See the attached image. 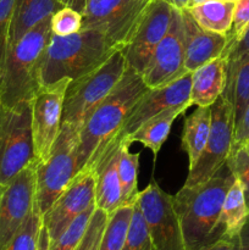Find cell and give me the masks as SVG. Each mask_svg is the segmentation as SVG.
<instances>
[{"instance_id":"cell-23","label":"cell","mask_w":249,"mask_h":250,"mask_svg":"<svg viewBox=\"0 0 249 250\" xmlns=\"http://www.w3.org/2000/svg\"><path fill=\"white\" fill-rule=\"evenodd\" d=\"M248 215L249 209L247 207L243 188L236 180L225 197L216 229L217 241L222 238L238 237L239 231L243 227Z\"/></svg>"},{"instance_id":"cell-35","label":"cell","mask_w":249,"mask_h":250,"mask_svg":"<svg viewBox=\"0 0 249 250\" xmlns=\"http://www.w3.org/2000/svg\"><path fill=\"white\" fill-rule=\"evenodd\" d=\"M249 27V0H236L233 11V21H232V27L229 29L227 38H228V44L227 49L233 45L246 32ZM225 53V51H224Z\"/></svg>"},{"instance_id":"cell-2","label":"cell","mask_w":249,"mask_h":250,"mask_svg":"<svg viewBox=\"0 0 249 250\" xmlns=\"http://www.w3.org/2000/svg\"><path fill=\"white\" fill-rule=\"evenodd\" d=\"M236 177L225 164L211 178L200 185L183 186L173 195L187 250H204L217 242L216 229L225 197Z\"/></svg>"},{"instance_id":"cell-36","label":"cell","mask_w":249,"mask_h":250,"mask_svg":"<svg viewBox=\"0 0 249 250\" xmlns=\"http://www.w3.org/2000/svg\"><path fill=\"white\" fill-rule=\"evenodd\" d=\"M222 55L226 56L227 62H232V61L238 60L243 56L249 55V27L246 29L243 36L233 45L229 46L227 50H225Z\"/></svg>"},{"instance_id":"cell-12","label":"cell","mask_w":249,"mask_h":250,"mask_svg":"<svg viewBox=\"0 0 249 250\" xmlns=\"http://www.w3.org/2000/svg\"><path fill=\"white\" fill-rule=\"evenodd\" d=\"M37 161H32L6 185H0V250L9 244L36 200Z\"/></svg>"},{"instance_id":"cell-15","label":"cell","mask_w":249,"mask_h":250,"mask_svg":"<svg viewBox=\"0 0 249 250\" xmlns=\"http://www.w3.org/2000/svg\"><path fill=\"white\" fill-rule=\"evenodd\" d=\"M95 200V173L84 168L76 173L66 189L59 195L50 209L43 215V224L48 229L50 243L55 242L68 225L82 214Z\"/></svg>"},{"instance_id":"cell-38","label":"cell","mask_w":249,"mask_h":250,"mask_svg":"<svg viewBox=\"0 0 249 250\" xmlns=\"http://www.w3.org/2000/svg\"><path fill=\"white\" fill-rule=\"evenodd\" d=\"M204 250H238V237L219 239Z\"/></svg>"},{"instance_id":"cell-10","label":"cell","mask_w":249,"mask_h":250,"mask_svg":"<svg viewBox=\"0 0 249 250\" xmlns=\"http://www.w3.org/2000/svg\"><path fill=\"white\" fill-rule=\"evenodd\" d=\"M141 211L145 220L154 250H187L173 197L164 192L155 180L138 194Z\"/></svg>"},{"instance_id":"cell-30","label":"cell","mask_w":249,"mask_h":250,"mask_svg":"<svg viewBox=\"0 0 249 250\" xmlns=\"http://www.w3.org/2000/svg\"><path fill=\"white\" fill-rule=\"evenodd\" d=\"M122 250H154L149 236L145 220L141 211L138 202L133 204L131 221H129L128 232Z\"/></svg>"},{"instance_id":"cell-33","label":"cell","mask_w":249,"mask_h":250,"mask_svg":"<svg viewBox=\"0 0 249 250\" xmlns=\"http://www.w3.org/2000/svg\"><path fill=\"white\" fill-rule=\"evenodd\" d=\"M226 164L243 188L247 207L249 209V154L243 148L232 151Z\"/></svg>"},{"instance_id":"cell-40","label":"cell","mask_w":249,"mask_h":250,"mask_svg":"<svg viewBox=\"0 0 249 250\" xmlns=\"http://www.w3.org/2000/svg\"><path fill=\"white\" fill-rule=\"evenodd\" d=\"M37 250H50V238H49L48 229H46L44 224H42L41 233H39L38 239V249Z\"/></svg>"},{"instance_id":"cell-3","label":"cell","mask_w":249,"mask_h":250,"mask_svg":"<svg viewBox=\"0 0 249 250\" xmlns=\"http://www.w3.org/2000/svg\"><path fill=\"white\" fill-rule=\"evenodd\" d=\"M117 50L104 34L94 29H81L65 37L51 34L39 63V87L88 75Z\"/></svg>"},{"instance_id":"cell-5","label":"cell","mask_w":249,"mask_h":250,"mask_svg":"<svg viewBox=\"0 0 249 250\" xmlns=\"http://www.w3.org/2000/svg\"><path fill=\"white\" fill-rule=\"evenodd\" d=\"M127 67L124 54L117 50L97 70L71 81L63 99L61 125L80 129L90 112L121 81Z\"/></svg>"},{"instance_id":"cell-6","label":"cell","mask_w":249,"mask_h":250,"mask_svg":"<svg viewBox=\"0 0 249 250\" xmlns=\"http://www.w3.org/2000/svg\"><path fill=\"white\" fill-rule=\"evenodd\" d=\"M32 100L16 105L0 102V185L9 183L34 161Z\"/></svg>"},{"instance_id":"cell-7","label":"cell","mask_w":249,"mask_h":250,"mask_svg":"<svg viewBox=\"0 0 249 250\" xmlns=\"http://www.w3.org/2000/svg\"><path fill=\"white\" fill-rule=\"evenodd\" d=\"M80 129L70 125H61L49 158L37 163L36 204L43 216L59 195L66 189L77 173V151Z\"/></svg>"},{"instance_id":"cell-1","label":"cell","mask_w":249,"mask_h":250,"mask_svg":"<svg viewBox=\"0 0 249 250\" xmlns=\"http://www.w3.org/2000/svg\"><path fill=\"white\" fill-rule=\"evenodd\" d=\"M146 90L148 87L141 73L127 67L116 87L81 126L76 151L77 172L94 165L98 156L119 133L132 107Z\"/></svg>"},{"instance_id":"cell-21","label":"cell","mask_w":249,"mask_h":250,"mask_svg":"<svg viewBox=\"0 0 249 250\" xmlns=\"http://www.w3.org/2000/svg\"><path fill=\"white\" fill-rule=\"evenodd\" d=\"M60 7V0H16L9 32V50L29 29Z\"/></svg>"},{"instance_id":"cell-11","label":"cell","mask_w":249,"mask_h":250,"mask_svg":"<svg viewBox=\"0 0 249 250\" xmlns=\"http://www.w3.org/2000/svg\"><path fill=\"white\" fill-rule=\"evenodd\" d=\"M70 78H62L38 88L32 98V136L34 159L44 163L49 158L61 128L63 99Z\"/></svg>"},{"instance_id":"cell-34","label":"cell","mask_w":249,"mask_h":250,"mask_svg":"<svg viewBox=\"0 0 249 250\" xmlns=\"http://www.w3.org/2000/svg\"><path fill=\"white\" fill-rule=\"evenodd\" d=\"M16 0H0V71L9 53V32Z\"/></svg>"},{"instance_id":"cell-22","label":"cell","mask_w":249,"mask_h":250,"mask_svg":"<svg viewBox=\"0 0 249 250\" xmlns=\"http://www.w3.org/2000/svg\"><path fill=\"white\" fill-rule=\"evenodd\" d=\"M222 94L233 106L236 128L249 106V55L227 62V83Z\"/></svg>"},{"instance_id":"cell-18","label":"cell","mask_w":249,"mask_h":250,"mask_svg":"<svg viewBox=\"0 0 249 250\" xmlns=\"http://www.w3.org/2000/svg\"><path fill=\"white\" fill-rule=\"evenodd\" d=\"M181 12L185 33V67L187 72H193L204 63L221 56L226 50L228 38L226 34L215 33L200 27L187 9L181 10Z\"/></svg>"},{"instance_id":"cell-13","label":"cell","mask_w":249,"mask_h":250,"mask_svg":"<svg viewBox=\"0 0 249 250\" xmlns=\"http://www.w3.org/2000/svg\"><path fill=\"white\" fill-rule=\"evenodd\" d=\"M186 73L182 12L173 7L170 27L154 50L142 78L148 88H159L175 82Z\"/></svg>"},{"instance_id":"cell-25","label":"cell","mask_w":249,"mask_h":250,"mask_svg":"<svg viewBox=\"0 0 249 250\" xmlns=\"http://www.w3.org/2000/svg\"><path fill=\"white\" fill-rule=\"evenodd\" d=\"M234 5L236 1L207 0L194 6L187 7V10L200 27L227 36L233 21Z\"/></svg>"},{"instance_id":"cell-43","label":"cell","mask_w":249,"mask_h":250,"mask_svg":"<svg viewBox=\"0 0 249 250\" xmlns=\"http://www.w3.org/2000/svg\"><path fill=\"white\" fill-rule=\"evenodd\" d=\"M204 1H207V0H189V5H188V7L194 6V5H198L200 4V2H204Z\"/></svg>"},{"instance_id":"cell-8","label":"cell","mask_w":249,"mask_h":250,"mask_svg":"<svg viewBox=\"0 0 249 250\" xmlns=\"http://www.w3.org/2000/svg\"><path fill=\"white\" fill-rule=\"evenodd\" d=\"M150 0H89L82 12L81 29L100 32L121 50L143 17Z\"/></svg>"},{"instance_id":"cell-26","label":"cell","mask_w":249,"mask_h":250,"mask_svg":"<svg viewBox=\"0 0 249 250\" xmlns=\"http://www.w3.org/2000/svg\"><path fill=\"white\" fill-rule=\"evenodd\" d=\"M129 144L122 139L119 156V178L121 186L122 205H133L138 199L139 153H131Z\"/></svg>"},{"instance_id":"cell-20","label":"cell","mask_w":249,"mask_h":250,"mask_svg":"<svg viewBox=\"0 0 249 250\" xmlns=\"http://www.w3.org/2000/svg\"><path fill=\"white\" fill-rule=\"evenodd\" d=\"M190 105L192 104H182L168 107L149 119L141 127H138L133 133L122 139L129 146L133 143H141L143 146L150 149L151 153L154 154V160H155L161 146L170 134L173 121L180 115L185 114L186 110Z\"/></svg>"},{"instance_id":"cell-41","label":"cell","mask_w":249,"mask_h":250,"mask_svg":"<svg viewBox=\"0 0 249 250\" xmlns=\"http://www.w3.org/2000/svg\"><path fill=\"white\" fill-rule=\"evenodd\" d=\"M60 2L62 6L72 7V9L77 10L78 12L82 14L84 11L87 4L89 2V0H60Z\"/></svg>"},{"instance_id":"cell-42","label":"cell","mask_w":249,"mask_h":250,"mask_svg":"<svg viewBox=\"0 0 249 250\" xmlns=\"http://www.w3.org/2000/svg\"><path fill=\"white\" fill-rule=\"evenodd\" d=\"M164 1H166L168 5L177 10L187 9L188 5H189V0H164Z\"/></svg>"},{"instance_id":"cell-32","label":"cell","mask_w":249,"mask_h":250,"mask_svg":"<svg viewBox=\"0 0 249 250\" xmlns=\"http://www.w3.org/2000/svg\"><path fill=\"white\" fill-rule=\"evenodd\" d=\"M110 215L104 210L95 208L82 241L75 250H99L100 241L106 227Z\"/></svg>"},{"instance_id":"cell-9","label":"cell","mask_w":249,"mask_h":250,"mask_svg":"<svg viewBox=\"0 0 249 250\" xmlns=\"http://www.w3.org/2000/svg\"><path fill=\"white\" fill-rule=\"evenodd\" d=\"M234 137V116L231 102L220 95L211 105V122L205 148L197 163L189 167L186 187L200 185L211 178L226 164Z\"/></svg>"},{"instance_id":"cell-37","label":"cell","mask_w":249,"mask_h":250,"mask_svg":"<svg viewBox=\"0 0 249 250\" xmlns=\"http://www.w3.org/2000/svg\"><path fill=\"white\" fill-rule=\"evenodd\" d=\"M249 138V106L247 109L246 114L242 117L241 122L237 125L234 128V137H233V144H232V151L237 150V149L242 148L243 144L246 143L247 139Z\"/></svg>"},{"instance_id":"cell-31","label":"cell","mask_w":249,"mask_h":250,"mask_svg":"<svg viewBox=\"0 0 249 250\" xmlns=\"http://www.w3.org/2000/svg\"><path fill=\"white\" fill-rule=\"evenodd\" d=\"M51 32L55 36L65 37L81 31L82 14L68 6H62L51 15Z\"/></svg>"},{"instance_id":"cell-16","label":"cell","mask_w":249,"mask_h":250,"mask_svg":"<svg viewBox=\"0 0 249 250\" xmlns=\"http://www.w3.org/2000/svg\"><path fill=\"white\" fill-rule=\"evenodd\" d=\"M190 85L192 72H188L165 87L148 88L132 107L116 136L124 138L159 112L177 105L190 104Z\"/></svg>"},{"instance_id":"cell-45","label":"cell","mask_w":249,"mask_h":250,"mask_svg":"<svg viewBox=\"0 0 249 250\" xmlns=\"http://www.w3.org/2000/svg\"><path fill=\"white\" fill-rule=\"evenodd\" d=\"M227 1H236V0H227Z\"/></svg>"},{"instance_id":"cell-29","label":"cell","mask_w":249,"mask_h":250,"mask_svg":"<svg viewBox=\"0 0 249 250\" xmlns=\"http://www.w3.org/2000/svg\"><path fill=\"white\" fill-rule=\"evenodd\" d=\"M95 203L84 210L82 214L78 215L67 229L59 236L55 242L50 243V250H75L80 242L82 241L88 224L90 221L93 212L95 210Z\"/></svg>"},{"instance_id":"cell-27","label":"cell","mask_w":249,"mask_h":250,"mask_svg":"<svg viewBox=\"0 0 249 250\" xmlns=\"http://www.w3.org/2000/svg\"><path fill=\"white\" fill-rule=\"evenodd\" d=\"M132 210L133 205H121L110 215L99 250H122L128 232Z\"/></svg>"},{"instance_id":"cell-28","label":"cell","mask_w":249,"mask_h":250,"mask_svg":"<svg viewBox=\"0 0 249 250\" xmlns=\"http://www.w3.org/2000/svg\"><path fill=\"white\" fill-rule=\"evenodd\" d=\"M43 216L34 204L31 214L2 250H37Z\"/></svg>"},{"instance_id":"cell-14","label":"cell","mask_w":249,"mask_h":250,"mask_svg":"<svg viewBox=\"0 0 249 250\" xmlns=\"http://www.w3.org/2000/svg\"><path fill=\"white\" fill-rule=\"evenodd\" d=\"M173 7L164 0H150L128 43L121 49L128 67L142 75L154 50L167 32Z\"/></svg>"},{"instance_id":"cell-17","label":"cell","mask_w":249,"mask_h":250,"mask_svg":"<svg viewBox=\"0 0 249 250\" xmlns=\"http://www.w3.org/2000/svg\"><path fill=\"white\" fill-rule=\"evenodd\" d=\"M122 139L115 136L90 168L95 173V207L111 215L122 205L119 178V156Z\"/></svg>"},{"instance_id":"cell-24","label":"cell","mask_w":249,"mask_h":250,"mask_svg":"<svg viewBox=\"0 0 249 250\" xmlns=\"http://www.w3.org/2000/svg\"><path fill=\"white\" fill-rule=\"evenodd\" d=\"M211 122V106H197L185 120L182 132V148L187 153L189 167L197 163L205 148Z\"/></svg>"},{"instance_id":"cell-39","label":"cell","mask_w":249,"mask_h":250,"mask_svg":"<svg viewBox=\"0 0 249 250\" xmlns=\"http://www.w3.org/2000/svg\"><path fill=\"white\" fill-rule=\"evenodd\" d=\"M238 250H249V215L238 233Z\"/></svg>"},{"instance_id":"cell-19","label":"cell","mask_w":249,"mask_h":250,"mask_svg":"<svg viewBox=\"0 0 249 250\" xmlns=\"http://www.w3.org/2000/svg\"><path fill=\"white\" fill-rule=\"evenodd\" d=\"M227 83V59L221 55L192 72L190 104L211 106L222 95Z\"/></svg>"},{"instance_id":"cell-4","label":"cell","mask_w":249,"mask_h":250,"mask_svg":"<svg viewBox=\"0 0 249 250\" xmlns=\"http://www.w3.org/2000/svg\"><path fill=\"white\" fill-rule=\"evenodd\" d=\"M51 16L29 29L10 48L0 71V102L16 105L32 100L39 88V63L51 38Z\"/></svg>"},{"instance_id":"cell-44","label":"cell","mask_w":249,"mask_h":250,"mask_svg":"<svg viewBox=\"0 0 249 250\" xmlns=\"http://www.w3.org/2000/svg\"><path fill=\"white\" fill-rule=\"evenodd\" d=\"M242 148H243V149H244V150H246V151H247V153H248V154H249V138H248V139H247V141H246V143H244V144H243V146H242Z\"/></svg>"}]
</instances>
